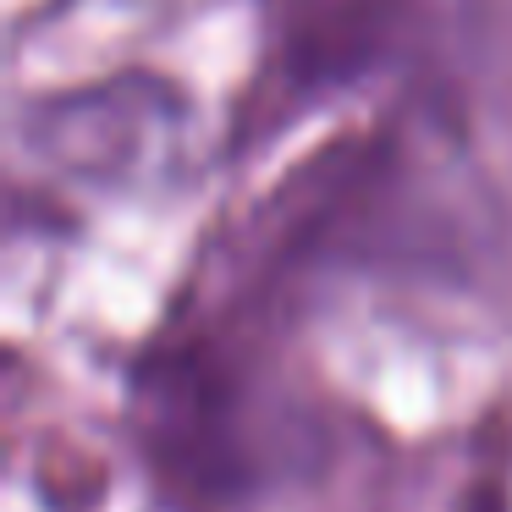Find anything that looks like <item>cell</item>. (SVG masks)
I'll return each mask as SVG.
<instances>
[{
    "label": "cell",
    "instance_id": "6da1fadb",
    "mask_svg": "<svg viewBox=\"0 0 512 512\" xmlns=\"http://www.w3.org/2000/svg\"><path fill=\"white\" fill-rule=\"evenodd\" d=\"M39 160L83 182H144L182 144V100L160 78H111L45 100L28 122Z\"/></svg>",
    "mask_w": 512,
    "mask_h": 512
}]
</instances>
